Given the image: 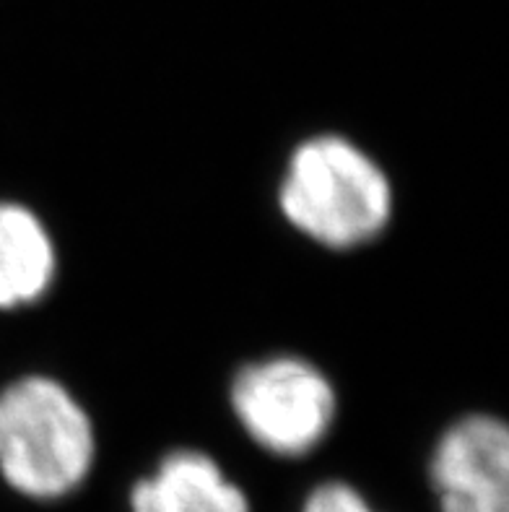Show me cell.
Segmentation results:
<instances>
[{
    "label": "cell",
    "instance_id": "obj_6",
    "mask_svg": "<svg viewBox=\"0 0 509 512\" xmlns=\"http://www.w3.org/2000/svg\"><path fill=\"white\" fill-rule=\"evenodd\" d=\"M58 253L45 221L32 208L0 201V310H19L55 284Z\"/></svg>",
    "mask_w": 509,
    "mask_h": 512
},
{
    "label": "cell",
    "instance_id": "obj_7",
    "mask_svg": "<svg viewBox=\"0 0 509 512\" xmlns=\"http://www.w3.org/2000/svg\"><path fill=\"white\" fill-rule=\"evenodd\" d=\"M302 512H377L367 502V497L343 481H328L312 489L304 500Z\"/></svg>",
    "mask_w": 509,
    "mask_h": 512
},
{
    "label": "cell",
    "instance_id": "obj_1",
    "mask_svg": "<svg viewBox=\"0 0 509 512\" xmlns=\"http://www.w3.org/2000/svg\"><path fill=\"white\" fill-rule=\"evenodd\" d=\"M278 206L307 240L351 250L377 240L393 219V185L385 169L343 136H315L289 156Z\"/></svg>",
    "mask_w": 509,
    "mask_h": 512
},
{
    "label": "cell",
    "instance_id": "obj_3",
    "mask_svg": "<svg viewBox=\"0 0 509 512\" xmlns=\"http://www.w3.org/2000/svg\"><path fill=\"white\" fill-rule=\"evenodd\" d=\"M232 411L258 448L278 458L307 455L336 422V388L302 357H271L237 372Z\"/></svg>",
    "mask_w": 509,
    "mask_h": 512
},
{
    "label": "cell",
    "instance_id": "obj_5",
    "mask_svg": "<svg viewBox=\"0 0 509 512\" xmlns=\"http://www.w3.org/2000/svg\"><path fill=\"white\" fill-rule=\"evenodd\" d=\"M130 512H250V502L211 455L174 450L133 487Z\"/></svg>",
    "mask_w": 509,
    "mask_h": 512
},
{
    "label": "cell",
    "instance_id": "obj_2",
    "mask_svg": "<svg viewBox=\"0 0 509 512\" xmlns=\"http://www.w3.org/2000/svg\"><path fill=\"white\" fill-rule=\"evenodd\" d=\"M97 461V432L71 390L24 375L0 390V479L29 500L76 492Z\"/></svg>",
    "mask_w": 509,
    "mask_h": 512
},
{
    "label": "cell",
    "instance_id": "obj_4",
    "mask_svg": "<svg viewBox=\"0 0 509 512\" xmlns=\"http://www.w3.org/2000/svg\"><path fill=\"white\" fill-rule=\"evenodd\" d=\"M439 512H509V432L497 416L471 414L445 429L434 448Z\"/></svg>",
    "mask_w": 509,
    "mask_h": 512
}]
</instances>
